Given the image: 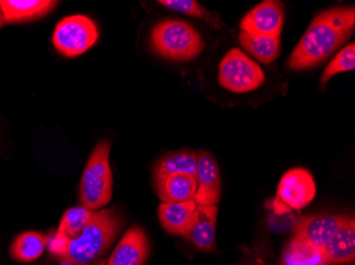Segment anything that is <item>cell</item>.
Segmentation results:
<instances>
[{
	"label": "cell",
	"mask_w": 355,
	"mask_h": 265,
	"mask_svg": "<svg viewBox=\"0 0 355 265\" xmlns=\"http://www.w3.org/2000/svg\"><path fill=\"white\" fill-rule=\"evenodd\" d=\"M354 7H337L315 17L295 47L287 66L293 71L313 68L326 61L352 35Z\"/></svg>",
	"instance_id": "1"
},
{
	"label": "cell",
	"mask_w": 355,
	"mask_h": 265,
	"mask_svg": "<svg viewBox=\"0 0 355 265\" xmlns=\"http://www.w3.org/2000/svg\"><path fill=\"white\" fill-rule=\"evenodd\" d=\"M123 226V219L116 209L94 211L83 232L67 241L65 252L58 259L61 264H89L109 250Z\"/></svg>",
	"instance_id": "2"
},
{
	"label": "cell",
	"mask_w": 355,
	"mask_h": 265,
	"mask_svg": "<svg viewBox=\"0 0 355 265\" xmlns=\"http://www.w3.org/2000/svg\"><path fill=\"white\" fill-rule=\"evenodd\" d=\"M151 46L157 55L175 62L196 59L205 48L199 32L180 19H165L157 24L151 32Z\"/></svg>",
	"instance_id": "3"
},
{
	"label": "cell",
	"mask_w": 355,
	"mask_h": 265,
	"mask_svg": "<svg viewBox=\"0 0 355 265\" xmlns=\"http://www.w3.org/2000/svg\"><path fill=\"white\" fill-rule=\"evenodd\" d=\"M111 141L101 140L92 152L80 183V202L92 211L109 204L113 193V175L110 167Z\"/></svg>",
	"instance_id": "4"
},
{
	"label": "cell",
	"mask_w": 355,
	"mask_h": 265,
	"mask_svg": "<svg viewBox=\"0 0 355 265\" xmlns=\"http://www.w3.org/2000/svg\"><path fill=\"white\" fill-rule=\"evenodd\" d=\"M265 73L259 64L239 48L227 53L219 64L218 82L221 87L235 93H249L262 86Z\"/></svg>",
	"instance_id": "5"
},
{
	"label": "cell",
	"mask_w": 355,
	"mask_h": 265,
	"mask_svg": "<svg viewBox=\"0 0 355 265\" xmlns=\"http://www.w3.org/2000/svg\"><path fill=\"white\" fill-rule=\"evenodd\" d=\"M98 28L87 16L71 15L58 23L53 35L55 49L67 57H79L98 41Z\"/></svg>",
	"instance_id": "6"
},
{
	"label": "cell",
	"mask_w": 355,
	"mask_h": 265,
	"mask_svg": "<svg viewBox=\"0 0 355 265\" xmlns=\"http://www.w3.org/2000/svg\"><path fill=\"white\" fill-rule=\"evenodd\" d=\"M315 195L316 184L312 174L305 169H292L279 183L275 207L278 212L301 210L314 200Z\"/></svg>",
	"instance_id": "7"
},
{
	"label": "cell",
	"mask_w": 355,
	"mask_h": 265,
	"mask_svg": "<svg viewBox=\"0 0 355 265\" xmlns=\"http://www.w3.org/2000/svg\"><path fill=\"white\" fill-rule=\"evenodd\" d=\"M283 24V3L277 0H264L241 19V31L248 32L252 35L281 37Z\"/></svg>",
	"instance_id": "8"
},
{
	"label": "cell",
	"mask_w": 355,
	"mask_h": 265,
	"mask_svg": "<svg viewBox=\"0 0 355 265\" xmlns=\"http://www.w3.org/2000/svg\"><path fill=\"white\" fill-rule=\"evenodd\" d=\"M344 215L317 214L301 218L295 227V238L315 250H322L344 222Z\"/></svg>",
	"instance_id": "9"
},
{
	"label": "cell",
	"mask_w": 355,
	"mask_h": 265,
	"mask_svg": "<svg viewBox=\"0 0 355 265\" xmlns=\"http://www.w3.org/2000/svg\"><path fill=\"white\" fill-rule=\"evenodd\" d=\"M197 190L193 200L199 206L217 205L220 201V173L214 157L205 151L197 153Z\"/></svg>",
	"instance_id": "10"
},
{
	"label": "cell",
	"mask_w": 355,
	"mask_h": 265,
	"mask_svg": "<svg viewBox=\"0 0 355 265\" xmlns=\"http://www.w3.org/2000/svg\"><path fill=\"white\" fill-rule=\"evenodd\" d=\"M150 254V242L139 226L131 227L117 244L107 265H144Z\"/></svg>",
	"instance_id": "11"
},
{
	"label": "cell",
	"mask_w": 355,
	"mask_h": 265,
	"mask_svg": "<svg viewBox=\"0 0 355 265\" xmlns=\"http://www.w3.org/2000/svg\"><path fill=\"white\" fill-rule=\"evenodd\" d=\"M198 204L195 200L162 203L159 207V222L165 230L177 236L187 237L196 223Z\"/></svg>",
	"instance_id": "12"
},
{
	"label": "cell",
	"mask_w": 355,
	"mask_h": 265,
	"mask_svg": "<svg viewBox=\"0 0 355 265\" xmlns=\"http://www.w3.org/2000/svg\"><path fill=\"white\" fill-rule=\"evenodd\" d=\"M329 264H344L355 259V221L345 217L344 222L321 250Z\"/></svg>",
	"instance_id": "13"
},
{
	"label": "cell",
	"mask_w": 355,
	"mask_h": 265,
	"mask_svg": "<svg viewBox=\"0 0 355 265\" xmlns=\"http://www.w3.org/2000/svg\"><path fill=\"white\" fill-rule=\"evenodd\" d=\"M155 179L157 192L162 203L185 202L196 194L197 179L187 173L164 175Z\"/></svg>",
	"instance_id": "14"
},
{
	"label": "cell",
	"mask_w": 355,
	"mask_h": 265,
	"mask_svg": "<svg viewBox=\"0 0 355 265\" xmlns=\"http://www.w3.org/2000/svg\"><path fill=\"white\" fill-rule=\"evenodd\" d=\"M217 205L199 206L198 215L187 238L202 252H214L216 248Z\"/></svg>",
	"instance_id": "15"
},
{
	"label": "cell",
	"mask_w": 355,
	"mask_h": 265,
	"mask_svg": "<svg viewBox=\"0 0 355 265\" xmlns=\"http://www.w3.org/2000/svg\"><path fill=\"white\" fill-rule=\"evenodd\" d=\"M58 3L51 0H0V9L6 23H21L41 19Z\"/></svg>",
	"instance_id": "16"
},
{
	"label": "cell",
	"mask_w": 355,
	"mask_h": 265,
	"mask_svg": "<svg viewBox=\"0 0 355 265\" xmlns=\"http://www.w3.org/2000/svg\"><path fill=\"white\" fill-rule=\"evenodd\" d=\"M239 41L248 55L266 65L276 61L280 55V37L252 35L241 31Z\"/></svg>",
	"instance_id": "17"
},
{
	"label": "cell",
	"mask_w": 355,
	"mask_h": 265,
	"mask_svg": "<svg viewBox=\"0 0 355 265\" xmlns=\"http://www.w3.org/2000/svg\"><path fill=\"white\" fill-rule=\"evenodd\" d=\"M175 173H187L196 176V153L191 150L177 151L165 155L157 161L155 168V179Z\"/></svg>",
	"instance_id": "18"
},
{
	"label": "cell",
	"mask_w": 355,
	"mask_h": 265,
	"mask_svg": "<svg viewBox=\"0 0 355 265\" xmlns=\"http://www.w3.org/2000/svg\"><path fill=\"white\" fill-rule=\"evenodd\" d=\"M48 237L37 232L27 231L16 237L11 245V255L21 262H32L43 255L47 246Z\"/></svg>",
	"instance_id": "19"
},
{
	"label": "cell",
	"mask_w": 355,
	"mask_h": 265,
	"mask_svg": "<svg viewBox=\"0 0 355 265\" xmlns=\"http://www.w3.org/2000/svg\"><path fill=\"white\" fill-rule=\"evenodd\" d=\"M281 265H329L321 250L293 238L283 250Z\"/></svg>",
	"instance_id": "20"
},
{
	"label": "cell",
	"mask_w": 355,
	"mask_h": 265,
	"mask_svg": "<svg viewBox=\"0 0 355 265\" xmlns=\"http://www.w3.org/2000/svg\"><path fill=\"white\" fill-rule=\"evenodd\" d=\"M94 211L85 207H73L64 212L55 234L67 240L77 238L93 217Z\"/></svg>",
	"instance_id": "21"
},
{
	"label": "cell",
	"mask_w": 355,
	"mask_h": 265,
	"mask_svg": "<svg viewBox=\"0 0 355 265\" xmlns=\"http://www.w3.org/2000/svg\"><path fill=\"white\" fill-rule=\"evenodd\" d=\"M157 3L168 9L173 10V11L179 12V13L187 14L191 17L202 19L205 23L216 29H219L223 25L220 16L216 12L209 11L195 0H159Z\"/></svg>",
	"instance_id": "22"
},
{
	"label": "cell",
	"mask_w": 355,
	"mask_h": 265,
	"mask_svg": "<svg viewBox=\"0 0 355 265\" xmlns=\"http://www.w3.org/2000/svg\"><path fill=\"white\" fill-rule=\"evenodd\" d=\"M355 68V43L349 44L348 46L342 49L340 53L335 55L334 59L330 62L324 73L321 75V86H326L327 83L330 81L331 77H334L337 73H347V71H354Z\"/></svg>",
	"instance_id": "23"
},
{
	"label": "cell",
	"mask_w": 355,
	"mask_h": 265,
	"mask_svg": "<svg viewBox=\"0 0 355 265\" xmlns=\"http://www.w3.org/2000/svg\"><path fill=\"white\" fill-rule=\"evenodd\" d=\"M6 21L5 17H3V12H1V9H0V29L5 26Z\"/></svg>",
	"instance_id": "24"
},
{
	"label": "cell",
	"mask_w": 355,
	"mask_h": 265,
	"mask_svg": "<svg viewBox=\"0 0 355 265\" xmlns=\"http://www.w3.org/2000/svg\"><path fill=\"white\" fill-rule=\"evenodd\" d=\"M62 265H65V264H62ZM87 265H107V261L103 260V261H101V262L97 263V264H87Z\"/></svg>",
	"instance_id": "25"
},
{
	"label": "cell",
	"mask_w": 355,
	"mask_h": 265,
	"mask_svg": "<svg viewBox=\"0 0 355 265\" xmlns=\"http://www.w3.org/2000/svg\"><path fill=\"white\" fill-rule=\"evenodd\" d=\"M244 265H262V264H259V263H246V264H244Z\"/></svg>",
	"instance_id": "26"
}]
</instances>
